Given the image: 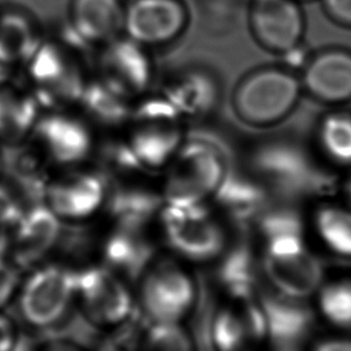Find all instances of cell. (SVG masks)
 <instances>
[{
    "mask_svg": "<svg viewBox=\"0 0 351 351\" xmlns=\"http://www.w3.org/2000/svg\"><path fill=\"white\" fill-rule=\"evenodd\" d=\"M94 51L68 27L56 38H44L21 70L41 111L75 108L92 78Z\"/></svg>",
    "mask_w": 351,
    "mask_h": 351,
    "instance_id": "6da1fadb",
    "label": "cell"
},
{
    "mask_svg": "<svg viewBox=\"0 0 351 351\" xmlns=\"http://www.w3.org/2000/svg\"><path fill=\"white\" fill-rule=\"evenodd\" d=\"M122 137L148 170L160 172L186 141V119L162 94H146L132 104Z\"/></svg>",
    "mask_w": 351,
    "mask_h": 351,
    "instance_id": "7a4b0ae2",
    "label": "cell"
},
{
    "mask_svg": "<svg viewBox=\"0 0 351 351\" xmlns=\"http://www.w3.org/2000/svg\"><path fill=\"white\" fill-rule=\"evenodd\" d=\"M226 176L224 156L213 143L186 138L159 172L160 195L175 207L205 205Z\"/></svg>",
    "mask_w": 351,
    "mask_h": 351,
    "instance_id": "3957f363",
    "label": "cell"
},
{
    "mask_svg": "<svg viewBox=\"0 0 351 351\" xmlns=\"http://www.w3.org/2000/svg\"><path fill=\"white\" fill-rule=\"evenodd\" d=\"M301 81L285 65L254 69L239 80L232 93V108L239 121L255 128L283 122L298 106Z\"/></svg>",
    "mask_w": 351,
    "mask_h": 351,
    "instance_id": "277c9868",
    "label": "cell"
},
{
    "mask_svg": "<svg viewBox=\"0 0 351 351\" xmlns=\"http://www.w3.org/2000/svg\"><path fill=\"white\" fill-rule=\"evenodd\" d=\"M92 77L130 103L148 94L154 78L149 49L123 34L95 49Z\"/></svg>",
    "mask_w": 351,
    "mask_h": 351,
    "instance_id": "5b68a950",
    "label": "cell"
},
{
    "mask_svg": "<svg viewBox=\"0 0 351 351\" xmlns=\"http://www.w3.org/2000/svg\"><path fill=\"white\" fill-rule=\"evenodd\" d=\"M52 169L90 160L95 135L75 110L41 111L28 137Z\"/></svg>",
    "mask_w": 351,
    "mask_h": 351,
    "instance_id": "8992f818",
    "label": "cell"
},
{
    "mask_svg": "<svg viewBox=\"0 0 351 351\" xmlns=\"http://www.w3.org/2000/svg\"><path fill=\"white\" fill-rule=\"evenodd\" d=\"M108 184L90 162L53 169L46 182L44 204L60 219L82 220L104 205Z\"/></svg>",
    "mask_w": 351,
    "mask_h": 351,
    "instance_id": "52a82bcc",
    "label": "cell"
},
{
    "mask_svg": "<svg viewBox=\"0 0 351 351\" xmlns=\"http://www.w3.org/2000/svg\"><path fill=\"white\" fill-rule=\"evenodd\" d=\"M167 243L183 258L207 263L219 258L226 248L225 232L210 217L205 205H164L159 212Z\"/></svg>",
    "mask_w": 351,
    "mask_h": 351,
    "instance_id": "ba28073f",
    "label": "cell"
},
{
    "mask_svg": "<svg viewBox=\"0 0 351 351\" xmlns=\"http://www.w3.org/2000/svg\"><path fill=\"white\" fill-rule=\"evenodd\" d=\"M76 296V271L49 265L35 271L20 295V313L25 322L41 330L59 322Z\"/></svg>",
    "mask_w": 351,
    "mask_h": 351,
    "instance_id": "9c48e42d",
    "label": "cell"
},
{
    "mask_svg": "<svg viewBox=\"0 0 351 351\" xmlns=\"http://www.w3.org/2000/svg\"><path fill=\"white\" fill-rule=\"evenodd\" d=\"M195 298V285L189 274L173 263L158 265L142 277V307L152 322H181Z\"/></svg>",
    "mask_w": 351,
    "mask_h": 351,
    "instance_id": "30bf717a",
    "label": "cell"
},
{
    "mask_svg": "<svg viewBox=\"0 0 351 351\" xmlns=\"http://www.w3.org/2000/svg\"><path fill=\"white\" fill-rule=\"evenodd\" d=\"M249 29L254 40L272 53H288L302 45L306 17L298 0H250Z\"/></svg>",
    "mask_w": 351,
    "mask_h": 351,
    "instance_id": "8fae6325",
    "label": "cell"
},
{
    "mask_svg": "<svg viewBox=\"0 0 351 351\" xmlns=\"http://www.w3.org/2000/svg\"><path fill=\"white\" fill-rule=\"evenodd\" d=\"M188 23L183 0H132L125 5L124 35L147 49L175 41Z\"/></svg>",
    "mask_w": 351,
    "mask_h": 351,
    "instance_id": "7c38bea8",
    "label": "cell"
},
{
    "mask_svg": "<svg viewBox=\"0 0 351 351\" xmlns=\"http://www.w3.org/2000/svg\"><path fill=\"white\" fill-rule=\"evenodd\" d=\"M76 296L81 298L84 314L94 324H121L132 313L127 285L106 266L76 271Z\"/></svg>",
    "mask_w": 351,
    "mask_h": 351,
    "instance_id": "4fadbf2b",
    "label": "cell"
},
{
    "mask_svg": "<svg viewBox=\"0 0 351 351\" xmlns=\"http://www.w3.org/2000/svg\"><path fill=\"white\" fill-rule=\"evenodd\" d=\"M302 90L317 103L341 106L351 101V49L327 47L309 56L300 76Z\"/></svg>",
    "mask_w": 351,
    "mask_h": 351,
    "instance_id": "5bb4252c",
    "label": "cell"
},
{
    "mask_svg": "<svg viewBox=\"0 0 351 351\" xmlns=\"http://www.w3.org/2000/svg\"><path fill=\"white\" fill-rule=\"evenodd\" d=\"M263 277L269 279L277 293L307 301L324 285V269L307 248L282 255L263 254Z\"/></svg>",
    "mask_w": 351,
    "mask_h": 351,
    "instance_id": "9a60e30c",
    "label": "cell"
},
{
    "mask_svg": "<svg viewBox=\"0 0 351 351\" xmlns=\"http://www.w3.org/2000/svg\"><path fill=\"white\" fill-rule=\"evenodd\" d=\"M258 301L266 322V339L274 349H300L314 326V314L307 302L274 290L260 291Z\"/></svg>",
    "mask_w": 351,
    "mask_h": 351,
    "instance_id": "2e32d148",
    "label": "cell"
},
{
    "mask_svg": "<svg viewBox=\"0 0 351 351\" xmlns=\"http://www.w3.org/2000/svg\"><path fill=\"white\" fill-rule=\"evenodd\" d=\"M52 170L29 140L14 146H0L3 182L15 191L25 208L44 202L45 186Z\"/></svg>",
    "mask_w": 351,
    "mask_h": 351,
    "instance_id": "e0dca14e",
    "label": "cell"
},
{
    "mask_svg": "<svg viewBox=\"0 0 351 351\" xmlns=\"http://www.w3.org/2000/svg\"><path fill=\"white\" fill-rule=\"evenodd\" d=\"M41 108L25 83L23 73L0 76V146L28 140Z\"/></svg>",
    "mask_w": 351,
    "mask_h": 351,
    "instance_id": "ac0fdd59",
    "label": "cell"
},
{
    "mask_svg": "<svg viewBox=\"0 0 351 351\" xmlns=\"http://www.w3.org/2000/svg\"><path fill=\"white\" fill-rule=\"evenodd\" d=\"M122 0H70L68 28L84 44L98 49L124 34Z\"/></svg>",
    "mask_w": 351,
    "mask_h": 351,
    "instance_id": "d6986e66",
    "label": "cell"
},
{
    "mask_svg": "<svg viewBox=\"0 0 351 351\" xmlns=\"http://www.w3.org/2000/svg\"><path fill=\"white\" fill-rule=\"evenodd\" d=\"M12 254L16 263L29 267L57 248L63 223L44 202L25 208L15 225Z\"/></svg>",
    "mask_w": 351,
    "mask_h": 351,
    "instance_id": "ffe728a7",
    "label": "cell"
},
{
    "mask_svg": "<svg viewBox=\"0 0 351 351\" xmlns=\"http://www.w3.org/2000/svg\"><path fill=\"white\" fill-rule=\"evenodd\" d=\"M132 104L92 77L73 110L92 129L97 140L122 135Z\"/></svg>",
    "mask_w": 351,
    "mask_h": 351,
    "instance_id": "44dd1931",
    "label": "cell"
},
{
    "mask_svg": "<svg viewBox=\"0 0 351 351\" xmlns=\"http://www.w3.org/2000/svg\"><path fill=\"white\" fill-rule=\"evenodd\" d=\"M218 260L217 280L230 298L243 303L258 296L263 267L250 244L237 242L225 248Z\"/></svg>",
    "mask_w": 351,
    "mask_h": 351,
    "instance_id": "7402d4cb",
    "label": "cell"
},
{
    "mask_svg": "<svg viewBox=\"0 0 351 351\" xmlns=\"http://www.w3.org/2000/svg\"><path fill=\"white\" fill-rule=\"evenodd\" d=\"M44 35L23 11H0V66L22 70L38 49Z\"/></svg>",
    "mask_w": 351,
    "mask_h": 351,
    "instance_id": "603a6c76",
    "label": "cell"
},
{
    "mask_svg": "<svg viewBox=\"0 0 351 351\" xmlns=\"http://www.w3.org/2000/svg\"><path fill=\"white\" fill-rule=\"evenodd\" d=\"M154 249L142 229L116 226L108 237L104 256L106 267L125 279H140L146 274Z\"/></svg>",
    "mask_w": 351,
    "mask_h": 351,
    "instance_id": "cb8c5ba5",
    "label": "cell"
},
{
    "mask_svg": "<svg viewBox=\"0 0 351 351\" xmlns=\"http://www.w3.org/2000/svg\"><path fill=\"white\" fill-rule=\"evenodd\" d=\"M254 224L265 242V254L282 255L306 248L304 224L290 207H266Z\"/></svg>",
    "mask_w": 351,
    "mask_h": 351,
    "instance_id": "d4e9b609",
    "label": "cell"
},
{
    "mask_svg": "<svg viewBox=\"0 0 351 351\" xmlns=\"http://www.w3.org/2000/svg\"><path fill=\"white\" fill-rule=\"evenodd\" d=\"M161 94L186 121L205 112L212 99L210 83L196 73H183L172 78Z\"/></svg>",
    "mask_w": 351,
    "mask_h": 351,
    "instance_id": "484cf974",
    "label": "cell"
},
{
    "mask_svg": "<svg viewBox=\"0 0 351 351\" xmlns=\"http://www.w3.org/2000/svg\"><path fill=\"white\" fill-rule=\"evenodd\" d=\"M317 143L327 160L351 167V113H327L317 128Z\"/></svg>",
    "mask_w": 351,
    "mask_h": 351,
    "instance_id": "4316f807",
    "label": "cell"
},
{
    "mask_svg": "<svg viewBox=\"0 0 351 351\" xmlns=\"http://www.w3.org/2000/svg\"><path fill=\"white\" fill-rule=\"evenodd\" d=\"M317 236L331 252L351 258V210L341 206H325L314 219Z\"/></svg>",
    "mask_w": 351,
    "mask_h": 351,
    "instance_id": "83f0119b",
    "label": "cell"
},
{
    "mask_svg": "<svg viewBox=\"0 0 351 351\" xmlns=\"http://www.w3.org/2000/svg\"><path fill=\"white\" fill-rule=\"evenodd\" d=\"M210 341L215 351H248L254 341L241 312L224 308L210 324Z\"/></svg>",
    "mask_w": 351,
    "mask_h": 351,
    "instance_id": "f1b7e54d",
    "label": "cell"
},
{
    "mask_svg": "<svg viewBox=\"0 0 351 351\" xmlns=\"http://www.w3.org/2000/svg\"><path fill=\"white\" fill-rule=\"evenodd\" d=\"M317 296L322 317L333 326L351 333V279L324 284Z\"/></svg>",
    "mask_w": 351,
    "mask_h": 351,
    "instance_id": "f546056e",
    "label": "cell"
},
{
    "mask_svg": "<svg viewBox=\"0 0 351 351\" xmlns=\"http://www.w3.org/2000/svg\"><path fill=\"white\" fill-rule=\"evenodd\" d=\"M147 341L149 351H194L191 338L180 322H153Z\"/></svg>",
    "mask_w": 351,
    "mask_h": 351,
    "instance_id": "4dcf8cb0",
    "label": "cell"
},
{
    "mask_svg": "<svg viewBox=\"0 0 351 351\" xmlns=\"http://www.w3.org/2000/svg\"><path fill=\"white\" fill-rule=\"evenodd\" d=\"M25 206L15 191L0 182V225L15 226L25 213Z\"/></svg>",
    "mask_w": 351,
    "mask_h": 351,
    "instance_id": "1f68e13d",
    "label": "cell"
},
{
    "mask_svg": "<svg viewBox=\"0 0 351 351\" xmlns=\"http://www.w3.org/2000/svg\"><path fill=\"white\" fill-rule=\"evenodd\" d=\"M322 5L328 20L351 29V0H322Z\"/></svg>",
    "mask_w": 351,
    "mask_h": 351,
    "instance_id": "d6a6232c",
    "label": "cell"
},
{
    "mask_svg": "<svg viewBox=\"0 0 351 351\" xmlns=\"http://www.w3.org/2000/svg\"><path fill=\"white\" fill-rule=\"evenodd\" d=\"M19 274L14 265L0 256V307H3L17 288Z\"/></svg>",
    "mask_w": 351,
    "mask_h": 351,
    "instance_id": "836d02e7",
    "label": "cell"
},
{
    "mask_svg": "<svg viewBox=\"0 0 351 351\" xmlns=\"http://www.w3.org/2000/svg\"><path fill=\"white\" fill-rule=\"evenodd\" d=\"M19 337L11 319L5 315H0V351L12 350Z\"/></svg>",
    "mask_w": 351,
    "mask_h": 351,
    "instance_id": "e575fe53",
    "label": "cell"
},
{
    "mask_svg": "<svg viewBox=\"0 0 351 351\" xmlns=\"http://www.w3.org/2000/svg\"><path fill=\"white\" fill-rule=\"evenodd\" d=\"M314 351H351V338H328L319 341Z\"/></svg>",
    "mask_w": 351,
    "mask_h": 351,
    "instance_id": "d590c367",
    "label": "cell"
},
{
    "mask_svg": "<svg viewBox=\"0 0 351 351\" xmlns=\"http://www.w3.org/2000/svg\"><path fill=\"white\" fill-rule=\"evenodd\" d=\"M349 173L346 176V182H344V186H343V193L346 196V205L348 208L351 210V167H349Z\"/></svg>",
    "mask_w": 351,
    "mask_h": 351,
    "instance_id": "8d00e7d4",
    "label": "cell"
},
{
    "mask_svg": "<svg viewBox=\"0 0 351 351\" xmlns=\"http://www.w3.org/2000/svg\"><path fill=\"white\" fill-rule=\"evenodd\" d=\"M274 351H300L298 348H280V349H274Z\"/></svg>",
    "mask_w": 351,
    "mask_h": 351,
    "instance_id": "74e56055",
    "label": "cell"
},
{
    "mask_svg": "<svg viewBox=\"0 0 351 351\" xmlns=\"http://www.w3.org/2000/svg\"><path fill=\"white\" fill-rule=\"evenodd\" d=\"M298 1H300V3H301V1H312V0H298Z\"/></svg>",
    "mask_w": 351,
    "mask_h": 351,
    "instance_id": "f35d334b",
    "label": "cell"
}]
</instances>
